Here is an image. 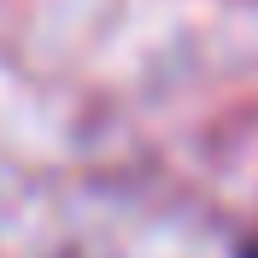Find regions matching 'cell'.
Returning <instances> with one entry per match:
<instances>
[{"label": "cell", "instance_id": "6da1fadb", "mask_svg": "<svg viewBox=\"0 0 258 258\" xmlns=\"http://www.w3.org/2000/svg\"><path fill=\"white\" fill-rule=\"evenodd\" d=\"M246 258H258V252H246Z\"/></svg>", "mask_w": 258, "mask_h": 258}]
</instances>
